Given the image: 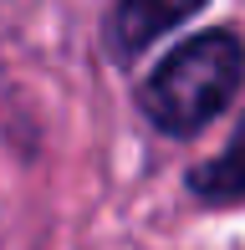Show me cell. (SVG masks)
Listing matches in <instances>:
<instances>
[{
	"label": "cell",
	"mask_w": 245,
	"mask_h": 250,
	"mask_svg": "<svg viewBox=\"0 0 245 250\" xmlns=\"http://www.w3.org/2000/svg\"><path fill=\"white\" fill-rule=\"evenodd\" d=\"M199 5H153V0H122V5L107 10L102 21V36H107V51H113V62H138L143 51L153 46V41L163 36V31L184 26V21H194Z\"/></svg>",
	"instance_id": "7a4b0ae2"
},
{
	"label": "cell",
	"mask_w": 245,
	"mask_h": 250,
	"mask_svg": "<svg viewBox=\"0 0 245 250\" xmlns=\"http://www.w3.org/2000/svg\"><path fill=\"white\" fill-rule=\"evenodd\" d=\"M245 77V41L230 26L184 36L179 46L138 82V112L163 138H194L235 102Z\"/></svg>",
	"instance_id": "6da1fadb"
},
{
	"label": "cell",
	"mask_w": 245,
	"mask_h": 250,
	"mask_svg": "<svg viewBox=\"0 0 245 250\" xmlns=\"http://www.w3.org/2000/svg\"><path fill=\"white\" fill-rule=\"evenodd\" d=\"M189 194L209 209H230V204H245V118L235 123L230 143L215 158L189 168Z\"/></svg>",
	"instance_id": "3957f363"
}]
</instances>
